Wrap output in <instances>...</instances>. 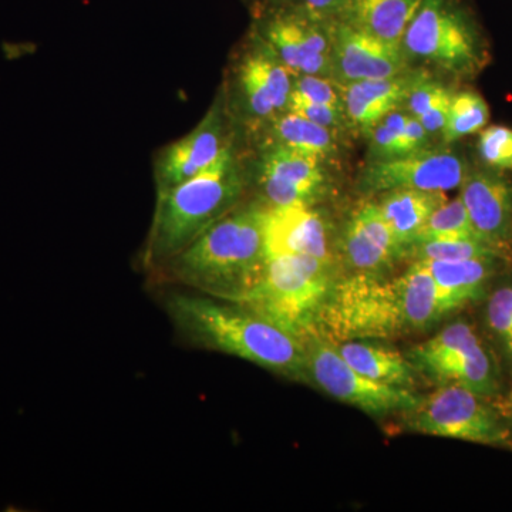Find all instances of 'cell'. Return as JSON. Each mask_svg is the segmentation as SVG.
<instances>
[{"label": "cell", "mask_w": 512, "mask_h": 512, "mask_svg": "<svg viewBox=\"0 0 512 512\" xmlns=\"http://www.w3.org/2000/svg\"><path fill=\"white\" fill-rule=\"evenodd\" d=\"M325 161L268 144L258 167L266 208L313 207L328 190Z\"/></svg>", "instance_id": "7c38bea8"}, {"label": "cell", "mask_w": 512, "mask_h": 512, "mask_svg": "<svg viewBox=\"0 0 512 512\" xmlns=\"http://www.w3.org/2000/svg\"><path fill=\"white\" fill-rule=\"evenodd\" d=\"M272 6L299 10L312 18L330 20L338 16L348 0H269Z\"/></svg>", "instance_id": "836d02e7"}, {"label": "cell", "mask_w": 512, "mask_h": 512, "mask_svg": "<svg viewBox=\"0 0 512 512\" xmlns=\"http://www.w3.org/2000/svg\"><path fill=\"white\" fill-rule=\"evenodd\" d=\"M265 207L229 211L164 265L168 275L211 298L237 302L264 268Z\"/></svg>", "instance_id": "7a4b0ae2"}, {"label": "cell", "mask_w": 512, "mask_h": 512, "mask_svg": "<svg viewBox=\"0 0 512 512\" xmlns=\"http://www.w3.org/2000/svg\"><path fill=\"white\" fill-rule=\"evenodd\" d=\"M500 248L477 238H447L417 241L403 249L402 258L416 261H466L498 258Z\"/></svg>", "instance_id": "4316f807"}, {"label": "cell", "mask_w": 512, "mask_h": 512, "mask_svg": "<svg viewBox=\"0 0 512 512\" xmlns=\"http://www.w3.org/2000/svg\"><path fill=\"white\" fill-rule=\"evenodd\" d=\"M403 414L407 429L416 433L512 448L511 433L500 414L485 403V397L458 384H443Z\"/></svg>", "instance_id": "52a82bcc"}, {"label": "cell", "mask_w": 512, "mask_h": 512, "mask_svg": "<svg viewBox=\"0 0 512 512\" xmlns=\"http://www.w3.org/2000/svg\"><path fill=\"white\" fill-rule=\"evenodd\" d=\"M410 59L457 77L480 73L488 62L477 23L458 0H421L402 40Z\"/></svg>", "instance_id": "8992f818"}, {"label": "cell", "mask_w": 512, "mask_h": 512, "mask_svg": "<svg viewBox=\"0 0 512 512\" xmlns=\"http://www.w3.org/2000/svg\"><path fill=\"white\" fill-rule=\"evenodd\" d=\"M448 200L446 192L423 190H392L383 192L377 202L384 220L392 229L394 238L403 249L412 244L421 227L429 220L443 202Z\"/></svg>", "instance_id": "603a6c76"}, {"label": "cell", "mask_w": 512, "mask_h": 512, "mask_svg": "<svg viewBox=\"0 0 512 512\" xmlns=\"http://www.w3.org/2000/svg\"><path fill=\"white\" fill-rule=\"evenodd\" d=\"M507 407H508V410H511V412H512V392L510 394V397H508Z\"/></svg>", "instance_id": "e575fe53"}, {"label": "cell", "mask_w": 512, "mask_h": 512, "mask_svg": "<svg viewBox=\"0 0 512 512\" xmlns=\"http://www.w3.org/2000/svg\"><path fill=\"white\" fill-rule=\"evenodd\" d=\"M478 238L463 201L447 200L430 215L413 242L429 239ZM483 241V239H481ZM412 242V244H413ZM409 247V245H407Z\"/></svg>", "instance_id": "f1b7e54d"}, {"label": "cell", "mask_w": 512, "mask_h": 512, "mask_svg": "<svg viewBox=\"0 0 512 512\" xmlns=\"http://www.w3.org/2000/svg\"><path fill=\"white\" fill-rule=\"evenodd\" d=\"M332 345L353 369L369 379L402 389L412 390L416 386V366L397 350L376 345L373 340H349Z\"/></svg>", "instance_id": "44dd1931"}, {"label": "cell", "mask_w": 512, "mask_h": 512, "mask_svg": "<svg viewBox=\"0 0 512 512\" xmlns=\"http://www.w3.org/2000/svg\"><path fill=\"white\" fill-rule=\"evenodd\" d=\"M309 383L339 402L350 404L372 416L406 413L421 397L409 389L376 382L357 372L339 355L332 343L319 335L305 340Z\"/></svg>", "instance_id": "9c48e42d"}, {"label": "cell", "mask_w": 512, "mask_h": 512, "mask_svg": "<svg viewBox=\"0 0 512 512\" xmlns=\"http://www.w3.org/2000/svg\"><path fill=\"white\" fill-rule=\"evenodd\" d=\"M490 120V109L484 97L474 90L454 92L446 126L441 133L444 146L456 143L461 138L480 133Z\"/></svg>", "instance_id": "83f0119b"}, {"label": "cell", "mask_w": 512, "mask_h": 512, "mask_svg": "<svg viewBox=\"0 0 512 512\" xmlns=\"http://www.w3.org/2000/svg\"><path fill=\"white\" fill-rule=\"evenodd\" d=\"M291 96L343 109L340 86L333 79L311 74L293 76Z\"/></svg>", "instance_id": "1f68e13d"}, {"label": "cell", "mask_w": 512, "mask_h": 512, "mask_svg": "<svg viewBox=\"0 0 512 512\" xmlns=\"http://www.w3.org/2000/svg\"><path fill=\"white\" fill-rule=\"evenodd\" d=\"M286 111L299 114V116L305 117V119L311 120L319 126L336 131V133L342 130L343 127L349 126L345 111L340 107L315 103V101L301 99V97H289L288 110Z\"/></svg>", "instance_id": "d6a6232c"}, {"label": "cell", "mask_w": 512, "mask_h": 512, "mask_svg": "<svg viewBox=\"0 0 512 512\" xmlns=\"http://www.w3.org/2000/svg\"><path fill=\"white\" fill-rule=\"evenodd\" d=\"M268 144H276L328 161L338 154V133L313 121L285 111L266 123Z\"/></svg>", "instance_id": "484cf974"}, {"label": "cell", "mask_w": 512, "mask_h": 512, "mask_svg": "<svg viewBox=\"0 0 512 512\" xmlns=\"http://www.w3.org/2000/svg\"><path fill=\"white\" fill-rule=\"evenodd\" d=\"M293 74L256 40L238 69V89L249 117L265 126L288 110Z\"/></svg>", "instance_id": "9a60e30c"}, {"label": "cell", "mask_w": 512, "mask_h": 512, "mask_svg": "<svg viewBox=\"0 0 512 512\" xmlns=\"http://www.w3.org/2000/svg\"><path fill=\"white\" fill-rule=\"evenodd\" d=\"M478 154L488 170L512 171V128L485 127L478 138Z\"/></svg>", "instance_id": "f546056e"}, {"label": "cell", "mask_w": 512, "mask_h": 512, "mask_svg": "<svg viewBox=\"0 0 512 512\" xmlns=\"http://www.w3.org/2000/svg\"><path fill=\"white\" fill-rule=\"evenodd\" d=\"M333 80L340 84L387 79L409 72L410 60L402 46L390 45L332 19Z\"/></svg>", "instance_id": "4fadbf2b"}, {"label": "cell", "mask_w": 512, "mask_h": 512, "mask_svg": "<svg viewBox=\"0 0 512 512\" xmlns=\"http://www.w3.org/2000/svg\"><path fill=\"white\" fill-rule=\"evenodd\" d=\"M409 333L396 279L352 272L336 278L318 320L316 335L330 343L386 340Z\"/></svg>", "instance_id": "5b68a950"}, {"label": "cell", "mask_w": 512, "mask_h": 512, "mask_svg": "<svg viewBox=\"0 0 512 512\" xmlns=\"http://www.w3.org/2000/svg\"><path fill=\"white\" fill-rule=\"evenodd\" d=\"M420 72L409 70L387 79L362 80L340 86L343 111L350 127L365 136L383 117L403 107Z\"/></svg>", "instance_id": "d6986e66"}, {"label": "cell", "mask_w": 512, "mask_h": 512, "mask_svg": "<svg viewBox=\"0 0 512 512\" xmlns=\"http://www.w3.org/2000/svg\"><path fill=\"white\" fill-rule=\"evenodd\" d=\"M372 161L409 156L431 147L426 128L403 107L383 117L367 134Z\"/></svg>", "instance_id": "d4e9b609"}, {"label": "cell", "mask_w": 512, "mask_h": 512, "mask_svg": "<svg viewBox=\"0 0 512 512\" xmlns=\"http://www.w3.org/2000/svg\"><path fill=\"white\" fill-rule=\"evenodd\" d=\"M336 278L335 264L312 256L271 255L254 284L234 303L305 342L316 335L320 312Z\"/></svg>", "instance_id": "277c9868"}, {"label": "cell", "mask_w": 512, "mask_h": 512, "mask_svg": "<svg viewBox=\"0 0 512 512\" xmlns=\"http://www.w3.org/2000/svg\"><path fill=\"white\" fill-rule=\"evenodd\" d=\"M488 328L512 356V286L497 289L485 309Z\"/></svg>", "instance_id": "4dcf8cb0"}, {"label": "cell", "mask_w": 512, "mask_h": 512, "mask_svg": "<svg viewBox=\"0 0 512 512\" xmlns=\"http://www.w3.org/2000/svg\"><path fill=\"white\" fill-rule=\"evenodd\" d=\"M495 261L497 258L416 262L429 269L451 313L481 298L494 274Z\"/></svg>", "instance_id": "7402d4cb"}, {"label": "cell", "mask_w": 512, "mask_h": 512, "mask_svg": "<svg viewBox=\"0 0 512 512\" xmlns=\"http://www.w3.org/2000/svg\"><path fill=\"white\" fill-rule=\"evenodd\" d=\"M256 40L293 74L333 79L332 19L274 6L258 25Z\"/></svg>", "instance_id": "30bf717a"}, {"label": "cell", "mask_w": 512, "mask_h": 512, "mask_svg": "<svg viewBox=\"0 0 512 512\" xmlns=\"http://www.w3.org/2000/svg\"><path fill=\"white\" fill-rule=\"evenodd\" d=\"M165 308L175 329L192 345L309 383L305 342L259 313L238 303L188 293H171Z\"/></svg>", "instance_id": "6da1fadb"}, {"label": "cell", "mask_w": 512, "mask_h": 512, "mask_svg": "<svg viewBox=\"0 0 512 512\" xmlns=\"http://www.w3.org/2000/svg\"><path fill=\"white\" fill-rule=\"evenodd\" d=\"M266 251L312 256L335 264L328 222L313 207H265Z\"/></svg>", "instance_id": "e0dca14e"}, {"label": "cell", "mask_w": 512, "mask_h": 512, "mask_svg": "<svg viewBox=\"0 0 512 512\" xmlns=\"http://www.w3.org/2000/svg\"><path fill=\"white\" fill-rule=\"evenodd\" d=\"M396 284L409 332H423L450 315L439 286L421 262H414Z\"/></svg>", "instance_id": "cb8c5ba5"}, {"label": "cell", "mask_w": 512, "mask_h": 512, "mask_svg": "<svg viewBox=\"0 0 512 512\" xmlns=\"http://www.w3.org/2000/svg\"><path fill=\"white\" fill-rule=\"evenodd\" d=\"M458 197L463 201L478 238L501 248L512 232V187L493 170L467 174Z\"/></svg>", "instance_id": "2e32d148"}, {"label": "cell", "mask_w": 512, "mask_h": 512, "mask_svg": "<svg viewBox=\"0 0 512 512\" xmlns=\"http://www.w3.org/2000/svg\"><path fill=\"white\" fill-rule=\"evenodd\" d=\"M410 362L430 379L443 384H458L478 396L498 393V375L494 360L466 322H456L434 338L410 350Z\"/></svg>", "instance_id": "ba28073f"}, {"label": "cell", "mask_w": 512, "mask_h": 512, "mask_svg": "<svg viewBox=\"0 0 512 512\" xmlns=\"http://www.w3.org/2000/svg\"><path fill=\"white\" fill-rule=\"evenodd\" d=\"M470 168L466 158L450 148L429 147L409 156L370 161L360 174L359 188L366 194L392 190L447 192L460 188Z\"/></svg>", "instance_id": "8fae6325"}, {"label": "cell", "mask_w": 512, "mask_h": 512, "mask_svg": "<svg viewBox=\"0 0 512 512\" xmlns=\"http://www.w3.org/2000/svg\"><path fill=\"white\" fill-rule=\"evenodd\" d=\"M244 185L234 148L228 144L202 173L170 190L157 192L146 252L148 265L164 266L232 211Z\"/></svg>", "instance_id": "3957f363"}, {"label": "cell", "mask_w": 512, "mask_h": 512, "mask_svg": "<svg viewBox=\"0 0 512 512\" xmlns=\"http://www.w3.org/2000/svg\"><path fill=\"white\" fill-rule=\"evenodd\" d=\"M340 249L350 271L359 274H382L400 258L399 245L377 202H366L353 212L343 229Z\"/></svg>", "instance_id": "ac0fdd59"}, {"label": "cell", "mask_w": 512, "mask_h": 512, "mask_svg": "<svg viewBox=\"0 0 512 512\" xmlns=\"http://www.w3.org/2000/svg\"><path fill=\"white\" fill-rule=\"evenodd\" d=\"M421 0H348L335 19L394 46L404 33Z\"/></svg>", "instance_id": "ffe728a7"}, {"label": "cell", "mask_w": 512, "mask_h": 512, "mask_svg": "<svg viewBox=\"0 0 512 512\" xmlns=\"http://www.w3.org/2000/svg\"><path fill=\"white\" fill-rule=\"evenodd\" d=\"M228 144L225 137L224 109L221 97H218L200 124L187 136L170 144L158 157L157 192L170 190L202 173L220 157Z\"/></svg>", "instance_id": "5bb4252c"}]
</instances>
